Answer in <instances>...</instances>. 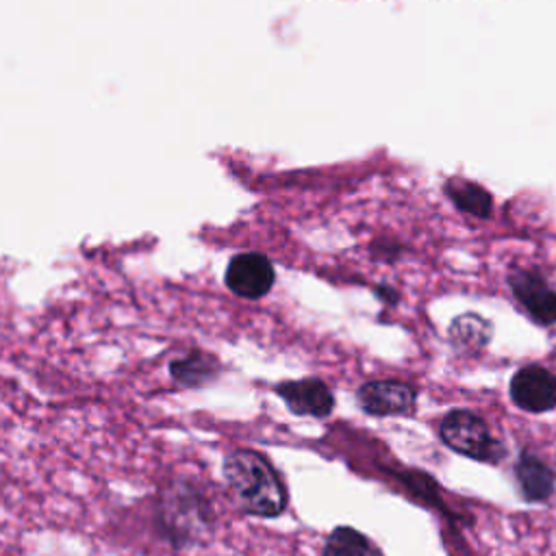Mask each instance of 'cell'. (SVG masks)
Segmentation results:
<instances>
[{
    "label": "cell",
    "instance_id": "1",
    "mask_svg": "<svg viewBox=\"0 0 556 556\" xmlns=\"http://www.w3.org/2000/svg\"><path fill=\"white\" fill-rule=\"evenodd\" d=\"M154 528L174 549L202 547L215 536L217 515L195 480L172 478L156 495Z\"/></svg>",
    "mask_w": 556,
    "mask_h": 556
},
{
    "label": "cell",
    "instance_id": "2",
    "mask_svg": "<svg viewBox=\"0 0 556 556\" xmlns=\"http://www.w3.org/2000/svg\"><path fill=\"white\" fill-rule=\"evenodd\" d=\"M222 476L232 506L250 517L276 519L289 506V491L271 460L250 447H237L224 456Z\"/></svg>",
    "mask_w": 556,
    "mask_h": 556
},
{
    "label": "cell",
    "instance_id": "3",
    "mask_svg": "<svg viewBox=\"0 0 556 556\" xmlns=\"http://www.w3.org/2000/svg\"><path fill=\"white\" fill-rule=\"evenodd\" d=\"M439 432L443 443L463 456L493 463L504 454L502 445L491 437L486 424L471 410L456 408L447 413L439 426Z\"/></svg>",
    "mask_w": 556,
    "mask_h": 556
},
{
    "label": "cell",
    "instance_id": "4",
    "mask_svg": "<svg viewBox=\"0 0 556 556\" xmlns=\"http://www.w3.org/2000/svg\"><path fill=\"white\" fill-rule=\"evenodd\" d=\"M274 263L261 252L235 254L226 267V287L243 300H261L274 287Z\"/></svg>",
    "mask_w": 556,
    "mask_h": 556
},
{
    "label": "cell",
    "instance_id": "5",
    "mask_svg": "<svg viewBox=\"0 0 556 556\" xmlns=\"http://www.w3.org/2000/svg\"><path fill=\"white\" fill-rule=\"evenodd\" d=\"M510 397L528 413H545L556 406V376L541 365H526L510 380Z\"/></svg>",
    "mask_w": 556,
    "mask_h": 556
},
{
    "label": "cell",
    "instance_id": "6",
    "mask_svg": "<svg viewBox=\"0 0 556 556\" xmlns=\"http://www.w3.org/2000/svg\"><path fill=\"white\" fill-rule=\"evenodd\" d=\"M280 400L293 415L306 417H328L334 408V397L328 384L319 378L282 380L274 387Z\"/></svg>",
    "mask_w": 556,
    "mask_h": 556
},
{
    "label": "cell",
    "instance_id": "7",
    "mask_svg": "<svg viewBox=\"0 0 556 556\" xmlns=\"http://www.w3.org/2000/svg\"><path fill=\"white\" fill-rule=\"evenodd\" d=\"M358 406L376 417L404 415L415 408V389L397 380H371L356 391Z\"/></svg>",
    "mask_w": 556,
    "mask_h": 556
},
{
    "label": "cell",
    "instance_id": "8",
    "mask_svg": "<svg viewBox=\"0 0 556 556\" xmlns=\"http://www.w3.org/2000/svg\"><path fill=\"white\" fill-rule=\"evenodd\" d=\"M510 289L519 304L541 324H556V291L536 271H515L510 276Z\"/></svg>",
    "mask_w": 556,
    "mask_h": 556
},
{
    "label": "cell",
    "instance_id": "9",
    "mask_svg": "<svg viewBox=\"0 0 556 556\" xmlns=\"http://www.w3.org/2000/svg\"><path fill=\"white\" fill-rule=\"evenodd\" d=\"M515 476H517L519 489L528 502H543L554 491L556 480H554L552 469L543 460H539L536 456H532L528 452H523L517 458Z\"/></svg>",
    "mask_w": 556,
    "mask_h": 556
},
{
    "label": "cell",
    "instance_id": "10",
    "mask_svg": "<svg viewBox=\"0 0 556 556\" xmlns=\"http://www.w3.org/2000/svg\"><path fill=\"white\" fill-rule=\"evenodd\" d=\"M219 363L215 356L193 350L169 363V376L182 387H202L217 378Z\"/></svg>",
    "mask_w": 556,
    "mask_h": 556
},
{
    "label": "cell",
    "instance_id": "11",
    "mask_svg": "<svg viewBox=\"0 0 556 556\" xmlns=\"http://www.w3.org/2000/svg\"><path fill=\"white\" fill-rule=\"evenodd\" d=\"M321 556H384L380 547L352 526H337L324 541Z\"/></svg>",
    "mask_w": 556,
    "mask_h": 556
},
{
    "label": "cell",
    "instance_id": "12",
    "mask_svg": "<svg viewBox=\"0 0 556 556\" xmlns=\"http://www.w3.org/2000/svg\"><path fill=\"white\" fill-rule=\"evenodd\" d=\"M447 195L454 200V204L471 215L478 217H486L491 213V195L473 185V182H463V180H454L447 185Z\"/></svg>",
    "mask_w": 556,
    "mask_h": 556
},
{
    "label": "cell",
    "instance_id": "13",
    "mask_svg": "<svg viewBox=\"0 0 556 556\" xmlns=\"http://www.w3.org/2000/svg\"><path fill=\"white\" fill-rule=\"evenodd\" d=\"M489 334H491L489 324L473 313L458 317L452 324V332H450L454 343L460 348H480L489 341Z\"/></svg>",
    "mask_w": 556,
    "mask_h": 556
}]
</instances>
